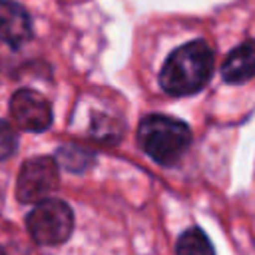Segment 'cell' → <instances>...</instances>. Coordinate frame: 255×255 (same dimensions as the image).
Masks as SVG:
<instances>
[{"label": "cell", "instance_id": "52a82bcc", "mask_svg": "<svg viewBox=\"0 0 255 255\" xmlns=\"http://www.w3.org/2000/svg\"><path fill=\"white\" fill-rule=\"evenodd\" d=\"M221 76L227 84H245L255 76V40L239 44L223 62Z\"/></svg>", "mask_w": 255, "mask_h": 255}, {"label": "cell", "instance_id": "5b68a950", "mask_svg": "<svg viewBox=\"0 0 255 255\" xmlns=\"http://www.w3.org/2000/svg\"><path fill=\"white\" fill-rule=\"evenodd\" d=\"M10 114L18 128L26 131H44L52 126L50 102L34 90L22 88L10 100Z\"/></svg>", "mask_w": 255, "mask_h": 255}, {"label": "cell", "instance_id": "277c9868", "mask_svg": "<svg viewBox=\"0 0 255 255\" xmlns=\"http://www.w3.org/2000/svg\"><path fill=\"white\" fill-rule=\"evenodd\" d=\"M58 161L48 155L26 159L16 177V197L22 203H42L58 187Z\"/></svg>", "mask_w": 255, "mask_h": 255}, {"label": "cell", "instance_id": "3957f363", "mask_svg": "<svg viewBox=\"0 0 255 255\" xmlns=\"http://www.w3.org/2000/svg\"><path fill=\"white\" fill-rule=\"evenodd\" d=\"M32 239L40 245H60L74 229L72 207L62 199H46L38 203L26 217Z\"/></svg>", "mask_w": 255, "mask_h": 255}, {"label": "cell", "instance_id": "8fae6325", "mask_svg": "<svg viewBox=\"0 0 255 255\" xmlns=\"http://www.w3.org/2000/svg\"><path fill=\"white\" fill-rule=\"evenodd\" d=\"M16 147H18V135L14 128L8 122L0 120V159L12 157Z\"/></svg>", "mask_w": 255, "mask_h": 255}, {"label": "cell", "instance_id": "7a4b0ae2", "mask_svg": "<svg viewBox=\"0 0 255 255\" xmlns=\"http://www.w3.org/2000/svg\"><path fill=\"white\" fill-rule=\"evenodd\" d=\"M139 147L159 165H175L191 145V129L185 122L151 114L139 122L137 128Z\"/></svg>", "mask_w": 255, "mask_h": 255}, {"label": "cell", "instance_id": "6da1fadb", "mask_svg": "<svg viewBox=\"0 0 255 255\" xmlns=\"http://www.w3.org/2000/svg\"><path fill=\"white\" fill-rule=\"evenodd\" d=\"M213 64L215 58L209 44L191 40L167 56L159 72V84L169 96H191L209 82Z\"/></svg>", "mask_w": 255, "mask_h": 255}, {"label": "cell", "instance_id": "30bf717a", "mask_svg": "<svg viewBox=\"0 0 255 255\" xmlns=\"http://www.w3.org/2000/svg\"><path fill=\"white\" fill-rule=\"evenodd\" d=\"M90 133L94 139L102 141V143H118L122 139L124 128L118 120H114L112 116L106 114H94L92 116V124H90Z\"/></svg>", "mask_w": 255, "mask_h": 255}, {"label": "cell", "instance_id": "ba28073f", "mask_svg": "<svg viewBox=\"0 0 255 255\" xmlns=\"http://www.w3.org/2000/svg\"><path fill=\"white\" fill-rule=\"evenodd\" d=\"M177 255H215L211 239L205 235L201 227H189L185 229L175 243Z\"/></svg>", "mask_w": 255, "mask_h": 255}, {"label": "cell", "instance_id": "9c48e42d", "mask_svg": "<svg viewBox=\"0 0 255 255\" xmlns=\"http://www.w3.org/2000/svg\"><path fill=\"white\" fill-rule=\"evenodd\" d=\"M94 159H96L94 153L84 149V147H80V145H64L56 153L58 165L68 169V171H74V173L86 171L94 163Z\"/></svg>", "mask_w": 255, "mask_h": 255}, {"label": "cell", "instance_id": "8992f818", "mask_svg": "<svg viewBox=\"0 0 255 255\" xmlns=\"http://www.w3.org/2000/svg\"><path fill=\"white\" fill-rule=\"evenodd\" d=\"M32 38V20L24 6L14 0H0V40L20 48Z\"/></svg>", "mask_w": 255, "mask_h": 255}]
</instances>
